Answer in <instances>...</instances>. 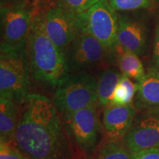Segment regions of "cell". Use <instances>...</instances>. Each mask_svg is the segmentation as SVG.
Wrapping results in <instances>:
<instances>
[{
  "label": "cell",
  "mask_w": 159,
  "mask_h": 159,
  "mask_svg": "<svg viewBox=\"0 0 159 159\" xmlns=\"http://www.w3.org/2000/svg\"><path fill=\"white\" fill-rule=\"evenodd\" d=\"M13 140L29 159H75L70 137L54 103L47 97L29 94Z\"/></svg>",
  "instance_id": "obj_1"
},
{
  "label": "cell",
  "mask_w": 159,
  "mask_h": 159,
  "mask_svg": "<svg viewBox=\"0 0 159 159\" xmlns=\"http://www.w3.org/2000/svg\"><path fill=\"white\" fill-rule=\"evenodd\" d=\"M31 77L37 83L57 89L69 76L63 53L47 36L41 12L33 13L27 39Z\"/></svg>",
  "instance_id": "obj_2"
},
{
  "label": "cell",
  "mask_w": 159,
  "mask_h": 159,
  "mask_svg": "<svg viewBox=\"0 0 159 159\" xmlns=\"http://www.w3.org/2000/svg\"><path fill=\"white\" fill-rule=\"evenodd\" d=\"M27 43L9 46L1 43L0 47V97L23 104L30 86Z\"/></svg>",
  "instance_id": "obj_3"
},
{
  "label": "cell",
  "mask_w": 159,
  "mask_h": 159,
  "mask_svg": "<svg viewBox=\"0 0 159 159\" xmlns=\"http://www.w3.org/2000/svg\"><path fill=\"white\" fill-rule=\"evenodd\" d=\"M52 102L61 115L97 103V81L84 71L70 74L57 87Z\"/></svg>",
  "instance_id": "obj_4"
},
{
  "label": "cell",
  "mask_w": 159,
  "mask_h": 159,
  "mask_svg": "<svg viewBox=\"0 0 159 159\" xmlns=\"http://www.w3.org/2000/svg\"><path fill=\"white\" fill-rule=\"evenodd\" d=\"M80 31L89 33L99 40L114 56L118 47L117 12L108 0H99L83 13H80Z\"/></svg>",
  "instance_id": "obj_5"
},
{
  "label": "cell",
  "mask_w": 159,
  "mask_h": 159,
  "mask_svg": "<svg viewBox=\"0 0 159 159\" xmlns=\"http://www.w3.org/2000/svg\"><path fill=\"white\" fill-rule=\"evenodd\" d=\"M30 0L18 2L2 0L1 43L9 46L27 43L33 16Z\"/></svg>",
  "instance_id": "obj_6"
},
{
  "label": "cell",
  "mask_w": 159,
  "mask_h": 159,
  "mask_svg": "<svg viewBox=\"0 0 159 159\" xmlns=\"http://www.w3.org/2000/svg\"><path fill=\"white\" fill-rule=\"evenodd\" d=\"M146 10L117 12L118 45L139 56L146 54L149 44L148 16Z\"/></svg>",
  "instance_id": "obj_7"
},
{
  "label": "cell",
  "mask_w": 159,
  "mask_h": 159,
  "mask_svg": "<svg viewBox=\"0 0 159 159\" xmlns=\"http://www.w3.org/2000/svg\"><path fill=\"white\" fill-rule=\"evenodd\" d=\"M66 63L70 71H82L97 66L106 59H112L108 49L99 40L80 31L63 51Z\"/></svg>",
  "instance_id": "obj_8"
},
{
  "label": "cell",
  "mask_w": 159,
  "mask_h": 159,
  "mask_svg": "<svg viewBox=\"0 0 159 159\" xmlns=\"http://www.w3.org/2000/svg\"><path fill=\"white\" fill-rule=\"evenodd\" d=\"M93 104L80 110L63 115V123L69 136L84 152H92L99 139L100 123Z\"/></svg>",
  "instance_id": "obj_9"
},
{
  "label": "cell",
  "mask_w": 159,
  "mask_h": 159,
  "mask_svg": "<svg viewBox=\"0 0 159 159\" xmlns=\"http://www.w3.org/2000/svg\"><path fill=\"white\" fill-rule=\"evenodd\" d=\"M41 13L47 36L63 52L80 32V13L58 7H49Z\"/></svg>",
  "instance_id": "obj_10"
},
{
  "label": "cell",
  "mask_w": 159,
  "mask_h": 159,
  "mask_svg": "<svg viewBox=\"0 0 159 159\" xmlns=\"http://www.w3.org/2000/svg\"><path fill=\"white\" fill-rule=\"evenodd\" d=\"M123 142L131 152L159 148V108L145 109L137 114Z\"/></svg>",
  "instance_id": "obj_11"
},
{
  "label": "cell",
  "mask_w": 159,
  "mask_h": 159,
  "mask_svg": "<svg viewBox=\"0 0 159 159\" xmlns=\"http://www.w3.org/2000/svg\"><path fill=\"white\" fill-rule=\"evenodd\" d=\"M137 112L132 103L125 105H108L103 111V126L111 140L124 139L131 128Z\"/></svg>",
  "instance_id": "obj_12"
},
{
  "label": "cell",
  "mask_w": 159,
  "mask_h": 159,
  "mask_svg": "<svg viewBox=\"0 0 159 159\" xmlns=\"http://www.w3.org/2000/svg\"><path fill=\"white\" fill-rule=\"evenodd\" d=\"M135 104L141 111L159 108V71L151 69L138 83Z\"/></svg>",
  "instance_id": "obj_13"
},
{
  "label": "cell",
  "mask_w": 159,
  "mask_h": 159,
  "mask_svg": "<svg viewBox=\"0 0 159 159\" xmlns=\"http://www.w3.org/2000/svg\"><path fill=\"white\" fill-rule=\"evenodd\" d=\"M18 103L13 99L0 97V140L10 144L14 138L19 119Z\"/></svg>",
  "instance_id": "obj_14"
},
{
  "label": "cell",
  "mask_w": 159,
  "mask_h": 159,
  "mask_svg": "<svg viewBox=\"0 0 159 159\" xmlns=\"http://www.w3.org/2000/svg\"><path fill=\"white\" fill-rule=\"evenodd\" d=\"M113 59L116 60L119 71L122 75L138 83L144 79L146 73L139 55L125 51L118 46L114 52Z\"/></svg>",
  "instance_id": "obj_15"
},
{
  "label": "cell",
  "mask_w": 159,
  "mask_h": 159,
  "mask_svg": "<svg viewBox=\"0 0 159 159\" xmlns=\"http://www.w3.org/2000/svg\"><path fill=\"white\" fill-rule=\"evenodd\" d=\"M122 74L114 68H107L100 73L97 79V105L108 106L111 97Z\"/></svg>",
  "instance_id": "obj_16"
},
{
  "label": "cell",
  "mask_w": 159,
  "mask_h": 159,
  "mask_svg": "<svg viewBox=\"0 0 159 159\" xmlns=\"http://www.w3.org/2000/svg\"><path fill=\"white\" fill-rule=\"evenodd\" d=\"M138 90V83H133L130 78L122 75L111 97V105L131 104Z\"/></svg>",
  "instance_id": "obj_17"
},
{
  "label": "cell",
  "mask_w": 159,
  "mask_h": 159,
  "mask_svg": "<svg viewBox=\"0 0 159 159\" xmlns=\"http://www.w3.org/2000/svg\"><path fill=\"white\" fill-rule=\"evenodd\" d=\"M131 153L121 140L109 139L99 149L97 159H132Z\"/></svg>",
  "instance_id": "obj_18"
},
{
  "label": "cell",
  "mask_w": 159,
  "mask_h": 159,
  "mask_svg": "<svg viewBox=\"0 0 159 159\" xmlns=\"http://www.w3.org/2000/svg\"><path fill=\"white\" fill-rule=\"evenodd\" d=\"M116 12L149 10L158 4L159 0H108Z\"/></svg>",
  "instance_id": "obj_19"
},
{
  "label": "cell",
  "mask_w": 159,
  "mask_h": 159,
  "mask_svg": "<svg viewBox=\"0 0 159 159\" xmlns=\"http://www.w3.org/2000/svg\"><path fill=\"white\" fill-rule=\"evenodd\" d=\"M49 7H58L77 13L87 11L99 0H45Z\"/></svg>",
  "instance_id": "obj_20"
},
{
  "label": "cell",
  "mask_w": 159,
  "mask_h": 159,
  "mask_svg": "<svg viewBox=\"0 0 159 159\" xmlns=\"http://www.w3.org/2000/svg\"><path fill=\"white\" fill-rule=\"evenodd\" d=\"M19 149L15 148L7 143L0 144V159H29L21 153Z\"/></svg>",
  "instance_id": "obj_21"
},
{
  "label": "cell",
  "mask_w": 159,
  "mask_h": 159,
  "mask_svg": "<svg viewBox=\"0 0 159 159\" xmlns=\"http://www.w3.org/2000/svg\"><path fill=\"white\" fill-rule=\"evenodd\" d=\"M132 159H159V148L139 150L131 153Z\"/></svg>",
  "instance_id": "obj_22"
},
{
  "label": "cell",
  "mask_w": 159,
  "mask_h": 159,
  "mask_svg": "<svg viewBox=\"0 0 159 159\" xmlns=\"http://www.w3.org/2000/svg\"><path fill=\"white\" fill-rule=\"evenodd\" d=\"M158 18V23H157L156 33H155L153 50H152V66L151 69L159 71V15Z\"/></svg>",
  "instance_id": "obj_23"
},
{
  "label": "cell",
  "mask_w": 159,
  "mask_h": 159,
  "mask_svg": "<svg viewBox=\"0 0 159 159\" xmlns=\"http://www.w3.org/2000/svg\"><path fill=\"white\" fill-rule=\"evenodd\" d=\"M5 1L10 2H25L28 1V0H5Z\"/></svg>",
  "instance_id": "obj_24"
}]
</instances>
